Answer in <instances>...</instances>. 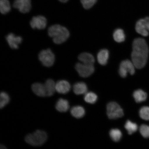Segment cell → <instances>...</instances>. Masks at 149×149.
Returning <instances> with one entry per match:
<instances>
[{
    "instance_id": "6da1fadb",
    "label": "cell",
    "mask_w": 149,
    "mask_h": 149,
    "mask_svg": "<svg viewBox=\"0 0 149 149\" xmlns=\"http://www.w3.org/2000/svg\"><path fill=\"white\" fill-rule=\"evenodd\" d=\"M132 48V61L136 68L140 69L144 68L148 61L149 52L148 44L144 39L137 38L134 40Z\"/></svg>"
},
{
    "instance_id": "7a4b0ae2",
    "label": "cell",
    "mask_w": 149,
    "mask_h": 149,
    "mask_svg": "<svg viewBox=\"0 0 149 149\" xmlns=\"http://www.w3.org/2000/svg\"><path fill=\"white\" fill-rule=\"evenodd\" d=\"M48 34L54 42L59 44L64 42L70 36V32L66 27L59 25L51 26L48 29Z\"/></svg>"
},
{
    "instance_id": "3957f363",
    "label": "cell",
    "mask_w": 149,
    "mask_h": 149,
    "mask_svg": "<svg viewBox=\"0 0 149 149\" xmlns=\"http://www.w3.org/2000/svg\"><path fill=\"white\" fill-rule=\"evenodd\" d=\"M47 138V134L45 132L38 130L26 136L25 140L28 144L32 146H38L44 144Z\"/></svg>"
},
{
    "instance_id": "277c9868",
    "label": "cell",
    "mask_w": 149,
    "mask_h": 149,
    "mask_svg": "<svg viewBox=\"0 0 149 149\" xmlns=\"http://www.w3.org/2000/svg\"><path fill=\"white\" fill-rule=\"evenodd\" d=\"M107 113L109 119H117L124 116V112L120 106L116 102H111L107 106Z\"/></svg>"
},
{
    "instance_id": "5b68a950",
    "label": "cell",
    "mask_w": 149,
    "mask_h": 149,
    "mask_svg": "<svg viewBox=\"0 0 149 149\" xmlns=\"http://www.w3.org/2000/svg\"><path fill=\"white\" fill-rule=\"evenodd\" d=\"M39 60L44 66L50 67L53 66L55 61V56L50 49L43 50L38 55Z\"/></svg>"
},
{
    "instance_id": "8992f818",
    "label": "cell",
    "mask_w": 149,
    "mask_h": 149,
    "mask_svg": "<svg viewBox=\"0 0 149 149\" xmlns=\"http://www.w3.org/2000/svg\"><path fill=\"white\" fill-rule=\"evenodd\" d=\"M135 68L132 61L128 59L123 61L120 63L119 68V74L123 78H125L128 73L133 75L135 72Z\"/></svg>"
},
{
    "instance_id": "52a82bcc",
    "label": "cell",
    "mask_w": 149,
    "mask_h": 149,
    "mask_svg": "<svg viewBox=\"0 0 149 149\" xmlns=\"http://www.w3.org/2000/svg\"><path fill=\"white\" fill-rule=\"evenodd\" d=\"M75 69L79 75L81 77H87L91 76L94 72V65H88L83 63H77Z\"/></svg>"
},
{
    "instance_id": "ba28073f",
    "label": "cell",
    "mask_w": 149,
    "mask_h": 149,
    "mask_svg": "<svg viewBox=\"0 0 149 149\" xmlns=\"http://www.w3.org/2000/svg\"><path fill=\"white\" fill-rule=\"evenodd\" d=\"M135 29L138 33L142 36H148L149 34V17L139 20L136 23Z\"/></svg>"
},
{
    "instance_id": "9c48e42d",
    "label": "cell",
    "mask_w": 149,
    "mask_h": 149,
    "mask_svg": "<svg viewBox=\"0 0 149 149\" xmlns=\"http://www.w3.org/2000/svg\"><path fill=\"white\" fill-rule=\"evenodd\" d=\"M31 6V0H15L13 5L14 8L18 9L23 13L29 12Z\"/></svg>"
},
{
    "instance_id": "30bf717a",
    "label": "cell",
    "mask_w": 149,
    "mask_h": 149,
    "mask_svg": "<svg viewBox=\"0 0 149 149\" xmlns=\"http://www.w3.org/2000/svg\"><path fill=\"white\" fill-rule=\"evenodd\" d=\"M47 24L46 19L42 16L33 17L30 22V25L33 29H44L46 28Z\"/></svg>"
},
{
    "instance_id": "8fae6325",
    "label": "cell",
    "mask_w": 149,
    "mask_h": 149,
    "mask_svg": "<svg viewBox=\"0 0 149 149\" xmlns=\"http://www.w3.org/2000/svg\"><path fill=\"white\" fill-rule=\"evenodd\" d=\"M9 46L13 49H17L19 45L21 43L23 39L20 36H16L13 33H10L6 37Z\"/></svg>"
},
{
    "instance_id": "7c38bea8",
    "label": "cell",
    "mask_w": 149,
    "mask_h": 149,
    "mask_svg": "<svg viewBox=\"0 0 149 149\" xmlns=\"http://www.w3.org/2000/svg\"><path fill=\"white\" fill-rule=\"evenodd\" d=\"M70 88V83L65 80H61L56 84V91L60 94H67L69 92Z\"/></svg>"
},
{
    "instance_id": "4fadbf2b",
    "label": "cell",
    "mask_w": 149,
    "mask_h": 149,
    "mask_svg": "<svg viewBox=\"0 0 149 149\" xmlns=\"http://www.w3.org/2000/svg\"><path fill=\"white\" fill-rule=\"evenodd\" d=\"M31 89L33 92L37 96L43 97L47 96L44 84L40 83H35L32 85Z\"/></svg>"
},
{
    "instance_id": "5bb4252c",
    "label": "cell",
    "mask_w": 149,
    "mask_h": 149,
    "mask_svg": "<svg viewBox=\"0 0 149 149\" xmlns=\"http://www.w3.org/2000/svg\"><path fill=\"white\" fill-rule=\"evenodd\" d=\"M78 58L81 63L85 64L94 65L95 61L94 56L91 54L88 53L80 54Z\"/></svg>"
},
{
    "instance_id": "9a60e30c",
    "label": "cell",
    "mask_w": 149,
    "mask_h": 149,
    "mask_svg": "<svg viewBox=\"0 0 149 149\" xmlns=\"http://www.w3.org/2000/svg\"><path fill=\"white\" fill-rule=\"evenodd\" d=\"M109 52L107 49H102L98 52L97 55L98 62L102 65L107 64L109 58Z\"/></svg>"
},
{
    "instance_id": "2e32d148",
    "label": "cell",
    "mask_w": 149,
    "mask_h": 149,
    "mask_svg": "<svg viewBox=\"0 0 149 149\" xmlns=\"http://www.w3.org/2000/svg\"><path fill=\"white\" fill-rule=\"evenodd\" d=\"M55 107L58 111L61 112H65L69 109V103L67 100L60 98L56 103Z\"/></svg>"
},
{
    "instance_id": "e0dca14e",
    "label": "cell",
    "mask_w": 149,
    "mask_h": 149,
    "mask_svg": "<svg viewBox=\"0 0 149 149\" xmlns=\"http://www.w3.org/2000/svg\"><path fill=\"white\" fill-rule=\"evenodd\" d=\"M56 84L53 80L52 79L47 80L44 84L47 96H51L55 93L56 91Z\"/></svg>"
},
{
    "instance_id": "ac0fdd59",
    "label": "cell",
    "mask_w": 149,
    "mask_h": 149,
    "mask_svg": "<svg viewBox=\"0 0 149 149\" xmlns=\"http://www.w3.org/2000/svg\"><path fill=\"white\" fill-rule=\"evenodd\" d=\"M74 92L76 95L85 94L87 92V87L85 83L79 82L74 84L73 86Z\"/></svg>"
},
{
    "instance_id": "d6986e66",
    "label": "cell",
    "mask_w": 149,
    "mask_h": 149,
    "mask_svg": "<svg viewBox=\"0 0 149 149\" xmlns=\"http://www.w3.org/2000/svg\"><path fill=\"white\" fill-rule=\"evenodd\" d=\"M70 113L72 116L77 118L83 117L85 114V110L84 108L81 106H75L72 108Z\"/></svg>"
},
{
    "instance_id": "ffe728a7",
    "label": "cell",
    "mask_w": 149,
    "mask_h": 149,
    "mask_svg": "<svg viewBox=\"0 0 149 149\" xmlns=\"http://www.w3.org/2000/svg\"><path fill=\"white\" fill-rule=\"evenodd\" d=\"M133 96L135 101L137 103L145 101L147 98V93L140 89L135 91L133 93Z\"/></svg>"
},
{
    "instance_id": "44dd1931",
    "label": "cell",
    "mask_w": 149,
    "mask_h": 149,
    "mask_svg": "<svg viewBox=\"0 0 149 149\" xmlns=\"http://www.w3.org/2000/svg\"><path fill=\"white\" fill-rule=\"evenodd\" d=\"M113 38L114 40L119 43L123 42L125 39V35L123 30L117 29L113 33Z\"/></svg>"
},
{
    "instance_id": "7402d4cb",
    "label": "cell",
    "mask_w": 149,
    "mask_h": 149,
    "mask_svg": "<svg viewBox=\"0 0 149 149\" xmlns=\"http://www.w3.org/2000/svg\"><path fill=\"white\" fill-rule=\"evenodd\" d=\"M10 10V3L8 0H0V11L2 14L8 13Z\"/></svg>"
},
{
    "instance_id": "603a6c76",
    "label": "cell",
    "mask_w": 149,
    "mask_h": 149,
    "mask_svg": "<svg viewBox=\"0 0 149 149\" xmlns=\"http://www.w3.org/2000/svg\"><path fill=\"white\" fill-rule=\"evenodd\" d=\"M125 127L127 130L129 135L132 134L134 133H135L138 129L137 125L130 120L127 121L125 125Z\"/></svg>"
},
{
    "instance_id": "cb8c5ba5",
    "label": "cell",
    "mask_w": 149,
    "mask_h": 149,
    "mask_svg": "<svg viewBox=\"0 0 149 149\" xmlns=\"http://www.w3.org/2000/svg\"><path fill=\"white\" fill-rule=\"evenodd\" d=\"M109 135L111 138L115 142H117L120 140L122 137V133L118 129H113L110 130Z\"/></svg>"
},
{
    "instance_id": "d4e9b609",
    "label": "cell",
    "mask_w": 149,
    "mask_h": 149,
    "mask_svg": "<svg viewBox=\"0 0 149 149\" xmlns=\"http://www.w3.org/2000/svg\"><path fill=\"white\" fill-rule=\"evenodd\" d=\"M97 100V96L94 93L90 92L86 93L84 96V100L87 103L93 104L96 102Z\"/></svg>"
},
{
    "instance_id": "484cf974",
    "label": "cell",
    "mask_w": 149,
    "mask_h": 149,
    "mask_svg": "<svg viewBox=\"0 0 149 149\" xmlns=\"http://www.w3.org/2000/svg\"><path fill=\"white\" fill-rule=\"evenodd\" d=\"M0 96V108L2 109L9 103L10 98L8 95L5 92H1Z\"/></svg>"
},
{
    "instance_id": "4316f807",
    "label": "cell",
    "mask_w": 149,
    "mask_h": 149,
    "mask_svg": "<svg viewBox=\"0 0 149 149\" xmlns=\"http://www.w3.org/2000/svg\"><path fill=\"white\" fill-rule=\"evenodd\" d=\"M139 114L143 120H149V107H144L141 108L139 110Z\"/></svg>"
},
{
    "instance_id": "83f0119b",
    "label": "cell",
    "mask_w": 149,
    "mask_h": 149,
    "mask_svg": "<svg viewBox=\"0 0 149 149\" xmlns=\"http://www.w3.org/2000/svg\"><path fill=\"white\" fill-rule=\"evenodd\" d=\"M97 0H81V3L84 8L88 9L94 6Z\"/></svg>"
},
{
    "instance_id": "f1b7e54d",
    "label": "cell",
    "mask_w": 149,
    "mask_h": 149,
    "mask_svg": "<svg viewBox=\"0 0 149 149\" xmlns=\"http://www.w3.org/2000/svg\"><path fill=\"white\" fill-rule=\"evenodd\" d=\"M139 131L141 135L145 138H149V126L142 125L140 127Z\"/></svg>"
},
{
    "instance_id": "f546056e",
    "label": "cell",
    "mask_w": 149,
    "mask_h": 149,
    "mask_svg": "<svg viewBox=\"0 0 149 149\" xmlns=\"http://www.w3.org/2000/svg\"><path fill=\"white\" fill-rule=\"evenodd\" d=\"M1 149H6V147L4 146H3V145H1Z\"/></svg>"
}]
</instances>
